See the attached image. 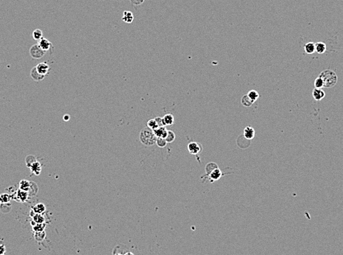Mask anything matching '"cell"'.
<instances>
[{"label":"cell","instance_id":"obj_28","mask_svg":"<svg viewBox=\"0 0 343 255\" xmlns=\"http://www.w3.org/2000/svg\"><path fill=\"white\" fill-rule=\"evenodd\" d=\"M42 35H42V31L39 29H36L33 32V38L36 41H40L43 38Z\"/></svg>","mask_w":343,"mask_h":255},{"label":"cell","instance_id":"obj_9","mask_svg":"<svg viewBox=\"0 0 343 255\" xmlns=\"http://www.w3.org/2000/svg\"><path fill=\"white\" fill-rule=\"evenodd\" d=\"M38 45L40 47V48L42 49V50L45 51V52L50 50V49L52 47L51 42L45 38H42L39 41Z\"/></svg>","mask_w":343,"mask_h":255},{"label":"cell","instance_id":"obj_25","mask_svg":"<svg viewBox=\"0 0 343 255\" xmlns=\"http://www.w3.org/2000/svg\"><path fill=\"white\" fill-rule=\"evenodd\" d=\"M247 95L253 102H255L260 97L259 94H258V92L256 90H251L250 91H249Z\"/></svg>","mask_w":343,"mask_h":255},{"label":"cell","instance_id":"obj_40","mask_svg":"<svg viewBox=\"0 0 343 255\" xmlns=\"http://www.w3.org/2000/svg\"><path fill=\"white\" fill-rule=\"evenodd\" d=\"M113 255H121V254H116V253H115V254H113Z\"/></svg>","mask_w":343,"mask_h":255},{"label":"cell","instance_id":"obj_12","mask_svg":"<svg viewBox=\"0 0 343 255\" xmlns=\"http://www.w3.org/2000/svg\"><path fill=\"white\" fill-rule=\"evenodd\" d=\"M30 169L33 174L36 175V176H39L41 173V171H42V165H41L40 162L36 161L33 163V165L30 167Z\"/></svg>","mask_w":343,"mask_h":255},{"label":"cell","instance_id":"obj_10","mask_svg":"<svg viewBox=\"0 0 343 255\" xmlns=\"http://www.w3.org/2000/svg\"><path fill=\"white\" fill-rule=\"evenodd\" d=\"M312 95H313V98L317 101H320V100H322L325 98V93L322 89H317V88H315L313 90V91H312Z\"/></svg>","mask_w":343,"mask_h":255},{"label":"cell","instance_id":"obj_27","mask_svg":"<svg viewBox=\"0 0 343 255\" xmlns=\"http://www.w3.org/2000/svg\"><path fill=\"white\" fill-rule=\"evenodd\" d=\"M175 139V134L172 131H167V135L166 137V141L167 143H171Z\"/></svg>","mask_w":343,"mask_h":255},{"label":"cell","instance_id":"obj_13","mask_svg":"<svg viewBox=\"0 0 343 255\" xmlns=\"http://www.w3.org/2000/svg\"><path fill=\"white\" fill-rule=\"evenodd\" d=\"M30 76H31V78L36 81H42V80H43L44 78H45V76L42 75H40L39 73L37 72L36 67H33V69H31V71H30Z\"/></svg>","mask_w":343,"mask_h":255},{"label":"cell","instance_id":"obj_19","mask_svg":"<svg viewBox=\"0 0 343 255\" xmlns=\"http://www.w3.org/2000/svg\"><path fill=\"white\" fill-rule=\"evenodd\" d=\"M30 188V181L28 180H22L19 182V189L24 191L29 192Z\"/></svg>","mask_w":343,"mask_h":255},{"label":"cell","instance_id":"obj_36","mask_svg":"<svg viewBox=\"0 0 343 255\" xmlns=\"http://www.w3.org/2000/svg\"><path fill=\"white\" fill-rule=\"evenodd\" d=\"M130 2H131V3L132 5H141L142 3L144 2V0H130Z\"/></svg>","mask_w":343,"mask_h":255},{"label":"cell","instance_id":"obj_16","mask_svg":"<svg viewBox=\"0 0 343 255\" xmlns=\"http://www.w3.org/2000/svg\"><path fill=\"white\" fill-rule=\"evenodd\" d=\"M326 51V45L323 42H317L315 44V52L319 54H323Z\"/></svg>","mask_w":343,"mask_h":255},{"label":"cell","instance_id":"obj_21","mask_svg":"<svg viewBox=\"0 0 343 255\" xmlns=\"http://www.w3.org/2000/svg\"><path fill=\"white\" fill-rule=\"evenodd\" d=\"M33 221L36 224H43L45 221V218L42 214L34 213V215L33 216Z\"/></svg>","mask_w":343,"mask_h":255},{"label":"cell","instance_id":"obj_37","mask_svg":"<svg viewBox=\"0 0 343 255\" xmlns=\"http://www.w3.org/2000/svg\"><path fill=\"white\" fill-rule=\"evenodd\" d=\"M5 247L4 245L0 244V255H5Z\"/></svg>","mask_w":343,"mask_h":255},{"label":"cell","instance_id":"obj_3","mask_svg":"<svg viewBox=\"0 0 343 255\" xmlns=\"http://www.w3.org/2000/svg\"><path fill=\"white\" fill-rule=\"evenodd\" d=\"M45 51L40 48L39 45H34L30 49V54L34 59H40L45 55Z\"/></svg>","mask_w":343,"mask_h":255},{"label":"cell","instance_id":"obj_5","mask_svg":"<svg viewBox=\"0 0 343 255\" xmlns=\"http://www.w3.org/2000/svg\"><path fill=\"white\" fill-rule=\"evenodd\" d=\"M223 173L221 172V171H220L219 168H217V169H215V171H213L211 173H209V175H206V177L207 178V180H209L211 182H214V181H217V180L220 179V178H221V176H223Z\"/></svg>","mask_w":343,"mask_h":255},{"label":"cell","instance_id":"obj_8","mask_svg":"<svg viewBox=\"0 0 343 255\" xmlns=\"http://www.w3.org/2000/svg\"><path fill=\"white\" fill-rule=\"evenodd\" d=\"M255 136V131L251 126H247L243 130V137L248 140H252Z\"/></svg>","mask_w":343,"mask_h":255},{"label":"cell","instance_id":"obj_11","mask_svg":"<svg viewBox=\"0 0 343 255\" xmlns=\"http://www.w3.org/2000/svg\"><path fill=\"white\" fill-rule=\"evenodd\" d=\"M153 133L155 135L158 137H162V138H166V135H167V130L166 129L165 126H161L158 127L157 128L154 129Z\"/></svg>","mask_w":343,"mask_h":255},{"label":"cell","instance_id":"obj_29","mask_svg":"<svg viewBox=\"0 0 343 255\" xmlns=\"http://www.w3.org/2000/svg\"><path fill=\"white\" fill-rule=\"evenodd\" d=\"M37 191H38V187H37V184L34 182H30V190H29V195H35L37 193Z\"/></svg>","mask_w":343,"mask_h":255},{"label":"cell","instance_id":"obj_15","mask_svg":"<svg viewBox=\"0 0 343 255\" xmlns=\"http://www.w3.org/2000/svg\"><path fill=\"white\" fill-rule=\"evenodd\" d=\"M32 211L36 214H43L46 211V207L44 204H36L33 207V210Z\"/></svg>","mask_w":343,"mask_h":255},{"label":"cell","instance_id":"obj_35","mask_svg":"<svg viewBox=\"0 0 343 255\" xmlns=\"http://www.w3.org/2000/svg\"><path fill=\"white\" fill-rule=\"evenodd\" d=\"M155 120L156 122H157L158 127L164 126V123H163V118H161V117H156V118H155Z\"/></svg>","mask_w":343,"mask_h":255},{"label":"cell","instance_id":"obj_1","mask_svg":"<svg viewBox=\"0 0 343 255\" xmlns=\"http://www.w3.org/2000/svg\"><path fill=\"white\" fill-rule=\"evenodd\" d=\"M319 77H320L323 81L324 87L325 88H331L334 87L337 83V75L335 72L331 69H325L319 75Z\"/></svg>","mask_w":343,"mask_h":255},{"label":"cell","instance_id":"obj_33","mask_svg":"<svg viewBox=\"0 0 343 255\" xmlns=\"http://www.w3.org/2000/svg\"><path fill=\"white\" fill-rule=\"evenodd\" d=\"M166 141L164 138L162 137H158L157 140H156V144L159 147H164L166 145Z\"/></svg>","mask_w":343,"mask_h":255},{"label":"cell","instance_id":"obj_26","mask_svg":"<svg viewBox=\"0 0 343 255\" xmlns=\"http://www.w3.org/2000/svg\"><path fill=\"white\" fill-rule=\"evenodd\" d=\"M35 161H36V159L35 156H33V155L28 156L26 157V159H25V163H26V165L29 168H30V167L33 165V164L35 162Z\"/></svg>","mask_w":343,"mask_h":255},{"label":"cell","instance_id":"obj_18","mask_svg":"<svg viewBox=\"0 0 343 255\" xmlns=\"http://www.w3.org/2000/svg\"><path fill=\"white\" fill-rule=\"evenodd\" d=\"M305 52L308 54H313L315 52V44L313 42H308L305 44L304 47Z\"/></svg>","mask_w":343,"mask_h":255},{"label":"cell","instance_id":"obj_7","mask_svg":"<svg viewBox=\"0 0 343 255\" xmlns=\"http://www.w3.org/2000/svg\"><path fill=\"white\" fill-rule=\"evenodd\" d=\"M36 68L37 72L39 73L40 75H42L45 76V77L48 74L49 70H50V67H49V65L46 62L40 63V64H39L36 67Z\"/></svg>","mask_w":343,"mask_h":255},{"label":"cell","instance_id":"obj_14","mask_svg":"<svg viewBox=\"0 0 343 255\" xmlns=\"http://www.w3.org/2000/svg\"><path fill=\"white\" fill-rule=\"evenodd\" d=\"M163 123L164 126L166 125H172L174 123V117L172 114H167L163 117Z\"/></svg>","mask_w":343,"mask_h":255},{"label":"cell","instance_id":"obj_22","mask_svg":"<svg viewBox=\"0 0 343 255\" xmlns=\"http://www.w3.org/2000/svg\"><path fill=\"white\" fill-rule=\"evenodd\" d=\"M218 168V166L215 162H210L206 166V175H209L215 169Z\"/></svg>","mask_w":343,"mask_h":255},{"label":"cell","instance_id":"obj_17","mask_svg":"<svg viewBox=\"0 0 343 255\" xmlns=\"http://www.w3.org/2000/svg\"><path fill=\"white\" fill-rule=\"evenodd\" d=\"M133 18H134V16H133V14H132V12H130V11H124V12L123 18H122V19H123L124 22H125L126 23H131V22H132V21H133Z\"/></svg>","mask_w":343,"mask_h":255},{"label":"cell","instance_id":"obj_6","mask_svg":"<svg viewBox=\"0 0 343 255\" xmlns=\"http://www.w3.org/2000/svg\"><path fill=\"white\" fill-rule=\"evenodd\" d=\"M15 195H16V196L14 197L15 198L14 199H16V200H18V201L19 202H22V203L26 201V200L28 199L29 196H30L28 192L24 191V190H20V189H19L16 192Z\"/></svg>","mask_w":343,"mask_h":255},{"label":"cell","instance_id":"obj_20","mask_svg":"<svg viewBox=\"0 0 343 255\" xmlns=\"http://www.w3.org/2000/svg\"><path fill=\"white\" fill-rule=\"evenodd\" d=\"M241 103H242L243 105H244V106L249 107L251 106L254 102H253L252 100L249 98V96H248L247 94H246L244 95V96H243L242 99H241Z\"/></svg>","mask_w":343,"mask_h":255},{"label":"cell","instance_id":"obj_31","mask_svg":"<svg viewBox=\"0 0 343 255\" xmlns=\"http://www.w3.org/2000/svg\"><path fill=\"white\" fill-rule=\"evenodd\" d=\"M314 86L317 89H322V87H324V83L323 81L320 77H317L314 81Z\"/></svg>","mask_w":343,"mask_h":255},{"label":"cell","instance_id":"obj_30","mask_svg":"<svg viewBox=\"0 0 343 255\" xmlns=\"http://www.w3.org/2000/svg\"><path fill=\"white\" fill-rule=\"evenodd\" d=\"M11 207H12L10 203L1 204H0V210H1L2 212H4V213H6L5 210H7V212H9L11 210Z\"/></svg>","mask_w":343,"mask_h":255},{"label":"cell","instance_id":"obj_23","mask_svg":"<svg viewBox=\"0 0 343 255\" xmlns=\"http://www.w3.org/2000/svg\"><path fill=\"white\" fill-rule=\"evenodd\" d=\"M45 223H43V224H36L34 225H33V231L34 232H43V231H45Z\"/></svg>","mask_w":343,"mask_h":255},{"label":"cell","instance_id":"obj_4","mask_svg":"<svg viewBox=\"0 0 343 255\" xmlns=\"http://www.w3.org/2000/svg\"><path fill=\"white\" fill-rule=\"evenodd\" d=\"M188 150L192 155L198 156L203 151V147L200 143L197 142H191L188 144Z\"/></svg>","mask_w":343,"mask_h":255},{"label":"cell","instance_id":"obj_2","mask_svg":"<svg viewBox=\"0 0 343 255\" xmlns=\"http://www.w3.org/2000/svg\"><path fill=\"white\" fill-rule=\"evenodd\" d=\"M140 140L144 145L152 146L156 143L157 137L154 134L153 131L147 128L143 129L141 131Z\"/></svg>","mask_w":343,"mask_h":255},{"label":"cell","instance_id":"obj_34","mask_svg":"<svg viewBox=\"0 0 343 255\" xmlns=\"http://www.w3.org/2000/svg\"><path fill=\"white\" fill-rule=\"evenodd\" d=\"M147 126H148L149 128H150L151 130L153 131L154 129L157 128L158 127V125L155 120V119H152V120H149V121L147 122Z\"/></svg>","mask_w":343,"mask_h":255},{"label":"cell","instance_id":"obj_38","mask_svg":"<svg viewBox=\"0 0 343 255\" xmlns=\"http://www.w3.org/2000/svg\"><path fill=\"white\" fill-rule=\"evenodd\" d=\"M63 119H64V120H65V121H68V120H70V116H69L68 114L64 115V117H63Z\"/></svg>","mask_w":343,"mask_h":255},{"label":"cell","instance_id":"obj_32","mask_svg":"<svg viewBox=\"0 0 343 255\" xmlns=\"http://www.w3.org/2000/svg\"><path fill=\"white\" fill-rule=\"evenodd\" d=\"M46 234H45V231H43V232H35V239L37 241H39V242H40V241L43 240L44 239H45Z\"/></svg>","mask_w":343,"mask_h":255},{"label":"cell","instance_id":"obj_24","mask_svg":"<svg viewBox=\"0 0 343 255\" xmlns=\"http://www.w3.org/2000/svg\"><path fill=\"white\" fill-rule=\"evenodd\" d=\"M11 199V196L8 193H3L0 195V204L10 203Z\"/></svg>","mask_w":343,"mask_h":255},{"label":"cell","instance_id":"obj_39","mask_svg":"<svg viewBox=\"0 0 343 255\" xmlns=\"http://www.w3.org/2000/svg\"><path fill=\"white\" fill-rule=\"evenodd\" d=\"M124 255H134V254H132V252H127L126 254H124Z\"/></svg>","mask_w":343,"mask_h":255}]
</instances>
